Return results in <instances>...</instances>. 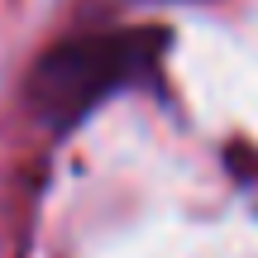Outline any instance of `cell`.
Here are the masks:
<instances>
[{
  "label": "cell",
  "mask_w": 258,
  "mask_h": 258,
  "mask_svg": "<svg viewBox=\"0 0 258 258\" xmlns=\"http://www.w3.org/2000/svg\"><path fill=\"white\" fill-rule=\"evenodd\" d=\"M158 48H163L158 34H91L53 48L34 67V82H29L34 110L57 129L77 124L110 91L139 82L153 67Z\"/></svg>",
  "instance_id": "obj_1"
}]
</instances>
